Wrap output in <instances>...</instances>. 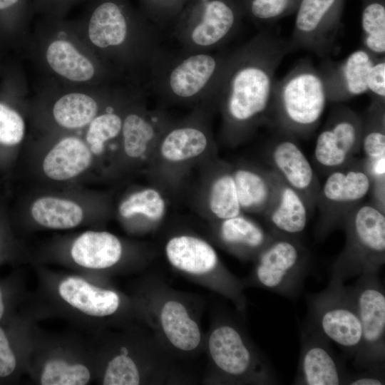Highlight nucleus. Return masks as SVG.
<instances>
[{
  "instance_id": "473e14b6",
  "label": "nucleus",
  "mask_w": 385,
  "mask_h": 385,
  "mask_svg": "<svg viewBox=\"0 0 385 385\" xmlns=\"http://www.w3.org/2000/svg\"><path fill=\"white\" fill-rule=\"evenodd\" d=\"M360 150L367 163L385 158V101L371 100L362 117Z\"/></svg>"
},
{
  "instance_id": "37998d69",
  "label": "nucleus",
  "mask_w": 385,
  "mask_h": 385,
  "mask_svg": "<svg viewBox=\"0 0 385 385\" xmlns=\"http://www.w3.org/2000/svg\"><path fill=\"white\" fill-rule=\"evenodd\" d=\"M4 313V300H3L2 292L0 289V319L3 317Z\"/></svg>"
},
{
  "instance_id": "6e6552de",
  "label": "nucleus",
  "mask_w": 385,
  "mask_h": 385,
  "mask_svg": "<svg viewBox=\"0 0 385 385\" xmlns=\"http://www.w3.org/2000/svg\"><path fill=\"white\" fill-rule=\"evenodd\" d=\"M143 99L127 106L118 143L103 176L118 180L145 170L155 145L170 121L164 108H148Z\"/></svg>"
},
{
  "instance_id": "79ce46f5",
  "label": "nucleus",
  "mask_w": 385,
  "mask_h": 385,
  "mask_svg": "<svg viewBox=\"0 0 385 385\" xmlns=\"http://www.w3.org/2000/svg\"><path fill=\"white\" fill-rule=\"evenodd\" d=\"M24 0H0V14L15 10Z\"/></svg>"
},
{
  "instance_id": "f257e3e1",
  "label": "nucleus",
  "mask_w": 385,
  "mask_h": 385,
  "mask_svg": "<svg viewBox=\"0 0 385 385\" xmlns=\"http://www.w3.org/2000/svg\"><path fill=\"white\" fill-rule=\"evenodd\" d=\"M289 52L287 41L266 31L230 51L214 101L226 144L236 146L272 123L275 74Z\"/></svg>"
},
{
  "instance_id": "bb28decb",
  "label": "nucleus",
  "mask_w": 385,
  "mask_h": 385,
  "mask_svg": "<svg viewBox=\"0 0 385 385\" xmlns=\"http://www.w3.org/2000/svg\"><path fill=\"white\" fill-rule=\"evenodd\" d=\"M165 254L175 267L192 274H204L213 270L218 263L214 248L205 240L182 235L170 238Z\"/></svg>"
},
{
  "instance_id": "ddd939ff",
  "label": "nucleus",
  "mask_w": 385,
  "mask_h": 385,
  "mask_svg": "<svg viewBox=\"0 0 385 385\" xmlns=\"http://www.w3.org/2000/svg\"><path fill=\"white\" fill-rule=\"evenodd\" d=\"M351 287L361 329L360 348L354 359L356 368L384 371L385 292L377 272L359 276Z\"/></svg>"
},
{
  "instance_id": "412c9836",
  "label": "nucleus",
  "mask_w": 385,
  "mask_h": 385,
  "mask_svg": "<svg viewBox=\"0 0 385 385\" xmlns=\"http://www.w3.org/2000/svg\"><path fill=\"white\" fill-rule=\"evenodd\" d=\"M207 165L200 192L203 211L218 221L241 214L232 165L215 158Z\"/></svg>"
},
{
  "instance_id": "7ed1b4c3",
  "label": "nucleus",
  "mask_w": 385,
  "mask_h": 385,
  "mask_svg": "<svg viewBox=\"0 0 385 385\" xmlns=\"http://www.w3.org/2000/svg\"><path fill=\"white\" fill-rule=\"evenodd\" d=\"M213 111L208 106H198L185 118L171 120L165 127L145 169L158 186L175 190L191 168L215 158L210 124Z\"/></svg>"
},
{
  "instance_id": "e433bc0d",
  "label": "nucleus",
  "mask_w": 385,
  "mask_h": 385,
  "mask_svg": "<svg viewBox=\"0 0 385 385\" xmlns=\"http://www.w3.org/2000/svg\"><path fill=\"white\" fill-rule=\"evenodd\" d=\"M105 385H137L140 374L136 364L126 354L113 358L108 364L103 379Z\"/></svg>"
},
{
  "instance_id": "c756f323",
  "label": "nucleus",
  "mask_w": 385,
  "mask_h": 385,
  "mask_svg": "<svg viewBox=\"0 0 385 385\" xmlns=\"http://www.w3.org/2000/svg\"><path fill=\"white\" fill-rule=\"evenodd\" d=\"M47 62L58 75L73 82H86L96 73L93 63L69 41L56 39L46 52Z\"/></svg>"
},
{
  "instance_id": "7c9ffc66",
  "label": "nucleus",
  "mask_w": 385,
  "mask_h": 385,
  "mask_svg": "<svg viewBox=\"0 0 385 385\" xmlns=\"http://www.w3.org/2000/svg\"><path fill=\"white\" fill-rule=\"evenodd\" d=\"M160 322L165 336L175 347L191 351L200 344L199 327L181 303L167 302L161 310Z\"/></svg>"
},
{
  "instance_id": "58836bf2",
  "label": "nucleus",
  "mask_w": 385,
  "mask_h": 385,
  "mask_svg": "<svg viewBox=\"0 0 385 385\" xmlns=\"http://www.w3.org/2000/svg\"><path fill=\"white\" fill-rule=\"evenodd\" d=\"M367 92L371 100L385 101V58L377 56L371 65L367 77Z\"/></svg>"
},
{
  "instance_id": "2eb2a0df",
  "label": "nucleus",
  "mask_w": 385,
  "mask_h": 385,
  "mask_svg": "<svg viewBox=\"0 0 385 385\" xmlns=\"http://www.w3.org/2000/svg\"><path fill=\"white\" fill-rule=\"evenodd\" d=\"M344 0H300L289 51L307 50L321 58L332 52L341 29Z\"/></svg>"
},
{
  "instance_id": "0eeeda50",
  "label": "nucleus",
  "mask_w": 385,
  "mask_h": 385,
  "mask_svg": "<svg viewBox=\"0 0 385 385\" xmlns=\"http://www.w3.org/2000/svg\"><path fill=\"white\" fill-rule=\"evenodd\" d=\"M344 249L332 267L331 278L345 282L366 272H379L385 263V214L371 202H361L345 216Z\"/></svg>"
},
{
  "instance_id": "5701e85b",
  "label": "nucleus",
  "mask_w": 385,
  "mask_h": 385,
  "mask_svg": "<svg viewBox=\"0 0 385 385\" xmlns=\"http://www.w3.org/2000/svg\"><path fill=\"white\" fill-rule=\"evenodd\" d=\"M309 212L302 197L278 175L275 197L264 214L270 232L297 238L307 226Z\"/></svg>"
},
{
  "instance_id": "a18cd8bd",
  "label": "nucleus",
  "mask_w": 385,
  "mask_h": 385,
  "mask_svg": "<svg viewBox=\"0 0 385 385\" xmlns=\"http://www.w3.org/2000/svg\"><path fill=\"white\" fill-rule=\"evenodd\" d=\"M6 202L3 200L2 198L0 199V214L2 211V210L4 209V206L6 205Z\"/></svg>"
},
{
  "instance_id": "a19ab883",
  "label": "nucleus",
  "mask_w": 385,
  "mask_h": 385,
  "mask_svg": "<svg viewBox=\"0 0 385 385\" xmlns=\"http://www.w3.org/2000/svg\"><path fill=\"white\" fill-rule=\"evenodd\" d=\"M384 371L365 369L360 373L348 374L345 384L348 385H384Z\"/></svg>"
},
{
  "instance_id": "f704fd0d",
  "label": "nucleus",
  "mask_w": 385,
  "mask_h": 385,
  "mask_svg": "<svg viewBox=\"0 0 385 385\" xmlns=\"http://www.w3.org/2000/svg\"><path fill=\"white\" fill-rule=\"evenodd\" d=\"M363 48L376 56L385 53V6L383 0H366L361 14Z\"/></svg>"
},
{
  "instance_id": "a878e982",
  "label": "nucleus",
  "mask_w": 385,
  "mask_h": 385,
  "mask_svg": "<svg viewBox=\"0 0 385 385\" xmlns=\"http://www.w3.org/2000/svg\"><path fill=\"white\" fill-rule=\"evenodd\" d=\"M218 235L221 242L235 253L256 257L274 234L265 231L255 221L241 213L220 220Z\"/></svg>"
},
{
  "instance_id": "6ab92c4d",
  "label": "nucleus",
  "mask_w": 385,
  "mask_h": 385,
  "mask_svg": "<svg viewBox=\"0 0 385 385\" xmlns=\"http://www.w3.org/2000/svg\"><path fill=\"white\" fill-rule=\"evenodd\" d=\"M280 133L282 136L274 139L268 148V163L271 170L302 197L311 212L316 207L321 187L319 180L294 137Z\"/></svg>"
},
{
  "instance_id": "ea45409f",
  "label": "nucleus",
  "mask_w": 385,
  "mask_h": 385,
  "mask_svg": "<svg viewBox=\"0 0 385 385\" xmlns=\"http://www.w3.org/2000/svg\"><path fill=\"white\" fill-rule=\"evenodd\" d=\"M16 359L4 330L0 327V377H6L15 370Z\"/></svg>"
},
{
  "instance_id": "f3484780",
  "label": "nucleus",
  "mask_w": 385,
  "mask_h": 385,
  "mask_svg": "<svg viewBox=\"0 0 385 385\" xmlns=\"http://www.w3.org/2000/svg\"><path fill=\"white\" fill-rule=\"evenodd\" d=\"M362 116L339 106L330 113L314 150L316 166L326 175L355 158L361 150Z\"/></svg>"
},
{
  "instance_id": "423d86ee",
  "label": "nucleus",
  "mask_w": 385,
  "mask_h": 385,
  "mask_svg": "<svg viewBox=\"0 0 385 385\" xmlns=\"http://www.w3.org/2000/svg\"><path fill=\"white\" fill-rule=\"evenodd\" d=\"M20 164L31 188L49 189L80 186L100 165L85 140L73 135L23 148Z\"/></svg>"
},
{
  "instance_id": "c03bdc74",
  "label": "nucleus",
  "mask_w": 385,
  "mask_h": 385,
  "mask_svg": "<svg viewBox=\"0 0 385 385\" xmlns=\"http://www.w3.org/2000/svg\"><path fill=\"white\" fill-rule=\"evenodd\" d=\"M46 4L51 2L52 4H57V5H62L66 4V2L68 1L69 0H43Z\"/></svg>"
},
{
  "instance_id": "cd10ccee",
  "label": "nucleus",
  "mask_w": 385,
  "mask_h": 385,
  "mask_svg": "<svg viewBox=\"0 0 385 385\" xmlns=\"http://www.w3.org/2000/svg\"><path fill=\"white\" fill-rule=\"evenodd\" d=\"M26 138L22 115L0 101V174L9 175L16 168Z\"/></svg>"
},
{
  "instance_id": "4468645a",
  "label": "nucleus",
  "mask_w": 385,
  "mask_h": 385,
  "mask_svg": "<svg viewBox=\"0 0 385 385\" xmlns=\"http://www.w3.org/2000/svg\"><path fill=\"white\" fill-rule=\"evenodd\" d=\"M200 10L180 19L172 31L179 48L188 51L218 50L237 31L239 14L227 0H200Z\"/></svg>"
},
{
  "instance_id": "a211bd4d",
  "label": "nucleus",
  "mask_w": 385,
  "mask_h": 385,
  "mask_svg": "<svg viewBox=\"0 0 385 385\" xmlns=\"http://www.w3.org/2000/svg\"><path fill=\"white\" fill-rule=\"evenodd\" d=\"M300 332V355L293 384H345L349 374L332 349L330 341L309 321Z\"/></svg>"
},
{
  "instance_id": "4c0bfd02",
  "label": "nucleus",
  "mask_w": 385,
  "mask_h": 385,
  "mask_svg": "<svg viewBox=\"0 0 385 385\" xmlns=\"http://www.w3.org/2000/svg\"><path fill=\"white\" fill-rule=\"evenodd\" d=\"M299 1L300 0H249L248 11L256 21H274L297 9Z\"/></svg>"
},
{
  "instance_id": "dca6fc26",
  "label": "nucleus",
  "mask_w": 385,
  "mask_h": 385,
  "mask_svg": "<svg viewBox=\"0 0 385 385\" xmlns=\"http://www.w3.org/2000/svg\"><path fill=\"white\" fill-rule=\"evenodd\" d=\"M211 357L224 374L263 384H277L278 376L270 363L247 344L240 330L232 325L217 327L210 334Z\"/></svg>"
},
{
  "instance_id": "aec40b11",
  "label": "nucleus",
  "mask_w": 385,
  "mask_h": 385,
  "mask_svg": "<svg viewBox=\"0 0 385 385\" xmlns=\"http://www.w3.org/2000/svg\"><path fill=\"white\" fill-rule=\"evenodd\" d=\"M376 57L362 47L342 61L326 59L319 70L328 101H345L366 93L368 74Z\"/></svg>"
},
{
  "instance_id": "c9c22d12",
  "label": "nucleus",
  "mask_w": 385,
  "mask_h": 385,
  "mask_svg": "<svg viewBox=\"0 0 385 385\" xmlns=\"http://www.w3.org/2000/svg\"><path fill=\"white\" fill-rule=\"evenodd\" d=\"M90 377V371L83 364L53 359L44 366L40 381L43 385H84Z\"/></svg>"
},
{
  "instance_id": "20e7f679",
  "label": "nucleus",
  "mask_w": 385,
  "mask_h": 385,
  "mask_svg": "<svg viewBox=\"0 0 385 385\" xmlns=\"http://www.w3.org/2000/svg\"><path fill=\"white\" fill-rule=\"evenodd\" d=\"M88 34L96 47L116 53L123 61L138 68L146 79L163 47L160 31L133 21L125 6L115 0H101L93 6Z\"/></svg>"
},
{
  "instance_id": "4be33fe9",
  "label": "nucleus",
  "mask_w": 385,
  "mask_h": 385,
  "mask_svg": "<svg viewBox=\"0 0 385 385\" xmlns=\"http://www.w3.org/2000/svg\"><path fill=\"white\" fill-rule=\"evenodd\" d=\"M232 174L242 211L264 215L275 197L277 174L248 163L232 165Z\"/></svg>"
},
{
  "instance_id": "b1692460",
  "label": "nucleus",
  "mask_w": 385,
  "mask_h": 385,
  "mask_svg": "<svg viewBox=\"0 0 385 385\" xmlns=\"http://www.w3.org/2000/svg\"><path fill=\"white\" fill-rule=\"evenodd\" d=\"M122 254L120 240L106 231H86L73 240L70 248L73 262L89 269L112 267L120 260Z\"/></svg>"
},
{
  "instance_id": "72a5a7b5",
  "label": "nucleus",
  "mask_w": 385,
  "mask_h": 385,
  "mask_svg": "<svg viewBox=\"0 0 385 385\" xmlns=\"http://www.w3.org/2000/svg\"><path fill=\"white\" fill-rule=\"evenodd\" d=\"M128 104L101 112L88 125L85 141L100 165V158L106 153L108 144L119 138Z\"/></svg>"
},
{
  "instance_id": "393cba45",
  "label": "nucleus",
  "mask_w": 385,
  "mask_h": 385,
  "mask_svg": "<svg viewBox=\"0 0 385 385\" xmlns=\"http://www.w3.org/2000/svg\"><path fill=\"white\" fill-rule=\"evenodd\" d=\"M58 293L71 306L93 317L111 315L120 304L115 292L97 287L77 277L63 279L58 286Z\"/></svg>"
},
{
  "instance_id": "f8f14e48",
  "label": "nucleus",
  "mask_w": 385,
  "mask_h": 385,
  "mask_svg": "<svg viewBox=\"0 0 385 385\" xmlns=\"http://www.w3.org/2000/svg\"><path fill=\"white\" fill-rule=\"evenodd\" d=\"M371 188V178L363 158H354L328 173L316 202L319 212L317 237L324 239L335 229L342 227L346 214L362 202Z\"/></svg>"
},
{
  "instance_id": "9b49d317",
  "label": "nucleus",
  "mask_w": 385,
  "mask_h": 385,
  "mask_svg": "<svg viewBox=\"0 0 385 385\" xmlns=\"http://www.w3.org/2000/svg\"><path fill=\"white\" fill-rule=\"evenodd\" d=\"M256 259L254 279L258 285L290 299L299 294L311 259L297 237L274 234Z\"/></svg>"
},
{
  "instance_id": "2f4dec72",
  "label": "nucleus",
  "mask_w": 385,
  "mask_h": 385,
  "mask_svg": "<svg viewBox=\"0 0 385 385\" xmlns=\"http://www.w3.org/2000/svg\"><path fill=\"white\" fill-rule=\"evenodd\" d=\"M116 211L124 220L143 218L158 222L166 213L167 202L158 187H143L127 193L120 200Z\"/></svg>"
},
{
  "instance_id": "9d476101",
  "label": "nucleus",
  "mask_w": 385,
  "mask_h": 385,
  "mask_svg": "<svg viewBox=\"0 0 385 385\" xmlns=\"http://www.w3.org/2000/svg\"><path fill=\"white\" fill-rule=\"evenodd\" d=\"M307 299L309 321L354 358L360 348L361 329L351 287L331 278L325 289Z\"/></svg>"
},
{
  "instance_id": "c85d7f7f",
  "label": "nucleus",
  "mask_w": 385,
  "mask_h": 385,
  "mask_svg": "<svg viewBox=\"0 0 385 385\" xmlns=\"http://www.w3.org/2000/svg\"><path fill=\"white\" fill-rule=\"evenodd\" d=\"M101 113V104L91 96L73 92L61 96L53 103L51 116L60 128L73 130L85 128Z\"/></svg>"
},
{
  "instance_id": "1a4fd4ad",
  "label": "nucleus",
  "mask_w": 385,
  "mask_h": 385,
  "mask_svg": "<svg viewBox=\"0 0 385 385\" xmlns=\"http://www.w3.org/2000/svg\"><path fill=\"white\" fill-rule=\"evenodd\" d=\"M16 211L42 227L68 230L79 226L91 215L112 211V206L105 193L81 186L30 188L19 201Z\"/></svg>"
},
{
  "instance_id": "f03ea898",
  "label": "nucleus",
  "mask_w": 385,
  "mask_h": 385,
  "mask_svg": "<svg viewBox=\"0 0 385 385\" xmlns=\"http://www.w3.org/2000/svg\"><path fill=\"white\" fill-rule=\"evenodd\" d=\"M230 51H169L163 47L147 79L160 107L206 105L214 101L227 66Z\"/></svg>"
},
{
  "instance_id": "39448f33",
  "label": "nucleus",
  "mask_w": 385,
  "mask_h": 385,
  "mask_svg": "<svg viewBox=\"0 0 385 385\" xmlns=\"http://www.w3.org/2000/svg\"><path fill=\"white\" fill-rule=\"evenodd\" d=\"M327 101L319 68L302 59L276 81L271 124L292 137L307 136L318 126Z\"/></svg>"
}]
</instances>
